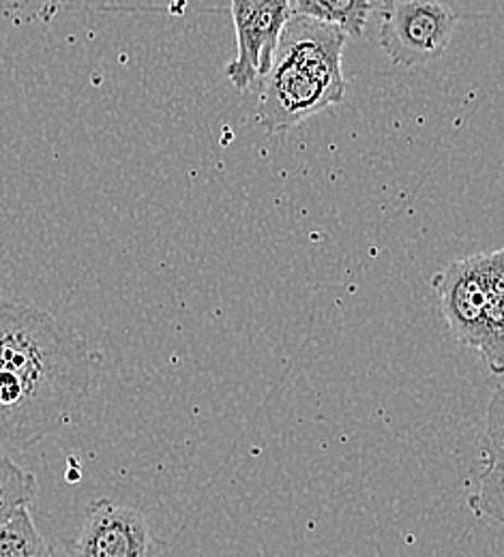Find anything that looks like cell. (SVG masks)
Listing matches in <instances>:
<instances>
[{
  "label": "cell",
  "mask_w": 504,
  "mask_h": 557,
  "mask_svg": "<svg viewBox=\"0 0 504 557\" xmlns=\"http://www.w3.org/2000/svg\"><path fill=\"white\" fill-rule=\"evenodd\" d=\"M155 547L140 510L101 497L86 508L72 557H152Z\"/></svg>",
  "instance_id": "cell-6"
},
{
  "label": "cell",
  "mask_w": 504,
  "mask_h": 557,
  "mask_svg": "<svg viewBox=\"0 0 504 557\" xmlns=\"http://www.w3.org/2000/svg\"><path fill=\"white\" fill-rule=\"evenodd\" d=\"M236 30V59L228 65V79L249 90L271 70L280 35L292 15L290 0H232Z\"/></svg>",
  "instance_id": "cell-5"
},
{
  "label": "cell",
  "mask_w": 504,
  "mask_h": 557,
  "mask_svg": "<svg viewBox=\"0 0 504 557\" xmlns=\"http://www.w3.org/2000/svg\"><path fill=\"white\" fill-rule=\"evenodd\" d=\"M97 358L52 313L0 300V446L26 450L88 397Z\"/></svg>",
  "instance_id": "cell-1"
},
{
  "label": "cell",
  "mask_w": 504,
  "mask_h": 557,
  "mask_svg": "<svg viewBox=\"0 0 504 557\" xmlns=\"http://www.w3.org/2000/svg\"><path fill=\"white\" fill-rule=\"evenodd\" d=\"M483 287L488 322L504 337V247L483 253Z\"/></svg>",
  "instance_id": "cell-11"
},
{
  "label": "cell",
  "mask_w": 504,
  "mask_h": 557,
  "mask_svg": "<svg viewBox=\"0 0 504 557\" xmlns=\"http://www.w3.org/2000/svg\"><path fill=\"white\" fill-rule=\"evenodd\" d=\"M432 287L455 339L477 349L494 375H504V337L490 326L485 315L483 253L453 260L433 275Z\"/></svg>",
  "instance_id": "cell-3"
},
{
  "label": "cell",
  "mask_w": 504,
  "mask_h": 557,
  "mask_svg": "<svg viewBox=\"0 0 504 557\" xmlns=\"http://www.w3.org/2000/svg\"><path fill=\"white\" fill-rule=\"evenodd\" d=\"M481 448L485 468L479 476V487L504 488V386L496 388L488 406Z\"/></svg>",
  "instance_id": "cell-8"
},
{
  "label": "cell",
  "mask_w": 504,
  "mask_h": 557,
  "mask_svg": "<svg viewBox=\"0 0 504 557\" xmlns=\"http://www.w3.org/2000/svg\"><path fill=\"white\" fill-rule=\"evenodd\" d=\"M0 557H54L28 508L0 523Z\"/></svg>",
  "instance_id": "cell-9"
},
{
  "label": "cell",
  "mask_w": 504,
  "mask_h": 557,
  "mask_svg": "<svg viewBox=\"0 0 504 557\" xmlns=\"http://www.w3.org/2000/svg\"><path fill=\"white\" fill-rule=\"evenodd\" d=\"M457 13L440 0H380V46L397 67H421L444 54Z\"/></svg>",
  "instance_id": "cell-4"
},
{
  "label": "cell",
  "mask_w": 504,
  "mask_h": 557,
  "mask_svg": "<svg viewBox=\"0 0 504 557\" xmlns=\"http://www.w3.org/2000/svg\"><path fill=\"white\" fill-rule=\"evenodd\" d=\"M348 35L327 22L290 15L271 63L258 82V121L269 136H284L346 97L342 57Z\"/></svg>",
  "instance_id": "cell-2"
},
{
  "label": "cell",
  "mask_w": 504,
  "mask_h": 557,
  "mask_svg": "<svg viewBox=\"0 0 504 557\" xmlns=\"http://www.w3.org/2000/svg\"><path fill=\"white\" fill-rule=\"evenodd\" d=\"M37 493V481L11 457L0 453V523L28 508Z\"/></svg>",
  "instance_id": "cell-10"
},
{
  "label": "cell",
  "mask_w": 504,
  "mask_h": 557,
  "mask_svg": "<svg viewBox=\"0 0 504 557\" xmlns=\"http://www.w3.org/2000/svg\"><path fill=\"white\" fill-rule=\"evenodd\" d=\"M57 11V0H41V15L44 20H50Z\"/></svg>",
  "instance_id": "cell-12"
},
{
  "label": "cell",
  "mask_w": 504,
  "mask_h": 557,
  "mask_svg": "<svg viewBox=\"0 0 504 557\" xmlns=\"http://www.w3.org/2000/svg\"><path fill=\"white\" fill-rule=\"evenodd\" d=\"M290 7L292 13L333 24L355 39L362 35L371 13L369 0H290Z\"/></svg>",
  "instance_id": "cell-7"
}]
</instances>
